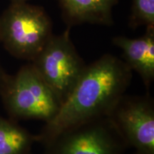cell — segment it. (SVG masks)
<instances>
[{
    "mask_svg": "<svg viewBox=\"0 0 154 154\" xmlns=\"http://www.w3.org/2000/svg\"><path fill=\"white\" fill-rule=\"evenodd\" d=\"M129 26H154V0H132Z\"/></svg>",
    "mask_w": 154,
    "mask_h": 154,
    "instance_id": "10",
    "label": "cell"
},
{
    "mask_svg": "<svg viewBox=\"0 0 154 154\" xmlns=\"http://www.w3.org/2000/svg\"><path fill=\"white\" fill-rule=\"evenodd\" d=\"M29 0H11V2H26Z\"/></svg>",
    "mask_w": 154,
    "mask_h": 154,
    "instance_id": "11",
    "label": "cell"
},
{
    "mask_svg": "<svg viewBox=\"0 0 154 154\" xmlns=\"http://www.w3.org/2000/svg\"><path fill=\"white\" fill-rule=\"evenodd\" d=\"M119 0H59L63 19L72 27L84 23L111 26L112 11Z\"/></svg>",
    "mask_w": 154,
    "mask_h": 154,
    "instance_id": "8",
    "label": "cell"
},
{
    "mask_svg": "<svg viewBox=\"0 0 154 154\" xmlns=\"http://www.w3.org/2000/svg\"><path fill=\"white\" fill-rule=\"evenodd\" d=\"M52 29L44 8L11 2L0 16V43L13 57L31 62L52 36Z\"/></svg>",
    "mask_w": 154,
    "mask_h": 154,
    "instance_id": "3",
    "label": "cell"
},
{
    "mask_svg": "<svg viewBox=\"0 0 154 154\" xmlns=\"http://www.w3.org/2000/svg\"><path fill=\"white\" fill-rule=\"evenodd\" d=\"M112 42L122 51V60L139 75L145 87L149 89L154 81V26L146 27V33L140 37L116 36Z\"/></svg>",
    "mask_w": 154,
    "mask_h": 154,
    "instance_id": "7",
    "label": "cell"
},
{
    "mask_svg": "<svg viewBox=\"0 0 154 154\" xmlns=\"http://www.w3.org/2000/svg\"><path fill=\"white\" fill-rule=\"evenodd\" d=\"M44 146V154H125L129 148L109 116L63 131Z\"/></svg>",
    "mask_w": 154,
    "mask_h": 154,
    "instance_id": "5",
    "label": "cell"
},
{
    "mask_svg": "<svg viewBox=\"0 0 154 154\" xmlns=\"http://www.w3.org/2000/svg\"><path fill=\"white\" fill-rule=\"evenodd\" d=\"M133 72L122 59L105 54L87 65L57 116L45 124L36 142L44 145L63 131L109 116L130 86Z\"/></svg>",
    "mask_w": 154,
    "mask_h": 154,
    "instance_id": "1",
    "label": "cell"
},
{
    "mask_svg": "<svg viewBox=\"0 0 154 154\" xmlns=\"http://www.w3.org/2000/svg\"><path fill=\"white\" fill-rule=\"evenodd\" d=\"M31 62L61 105L72 93L86 66L71 39L70 27L60 34H53Z\"/></svg>",
    "mask_w": 154,
    "mask_h": 154,
    "instance_id": "4",
    "label": "cell"
},
{
    "mask_svg": "<svg viewBox=\"0 0 154 154\" xmlns=\"http://www.w3.org/2000/svg\"><path fill=\"white\" fill-rule=\"evenodd\" d=\"M30 154H32V153H30Z\"/></svg>",
    "mask_w": 154,
    "mask_h": 154,
    "instance_id": "13",
    "label": "cell"
},
{
    "mask_svg": "<svg viewBox=\"0 0 154 154\" xmlns=\"http://www.w3.org/2000/svg\"><path fill=\"white\" fill-rule=\"evenodd\" d=\"M11 119H35L45 124L59 112L61 103L32 62L11 76L6 75L0 88Z\"/></svg>",
    "mask_w": 154,
    "mask_h": 154,
    "instance_id": "2",
    "label": "cell"
},
{
    "mask_svg": "<svg viewBox=\"0 0 154 154\" xmlns=\"http://www.w3.org/2000/svg\"><path fill=\"white\" fill-rule=\"evenodd\" d=\"M36 142L35 135L0 115V154H30Z\"/></svg>",
    "mask_w": 154,
    "mask_h": 154,
    "instance_id": "9",
    "label": "cell"
},
{
    "mask_svg": "<svg viewBox=\"0 0 154 154\" xmlns=\"http://www.w3.org/2000/svg\"><path fill=\"white\" fill-rule=\"evenodd\" d=\"M131 154H140V153H137V152L135 151V153H131Z\"/></svg>",
    "mask_w": 154,
    "mask_h": 154,
    "instance_id": "12",
    "label": "cell"
},
{
    "mask_svg": "<svg viewBox=\"0 0 154 154\" xmlns=\"http://www.w3.org/2000/svg\"><path fill=\"white\" fill-rule=\"evenodd\" d=\"M109 117L128 147L140 154H154V101L149 94H124Z\"/></svg>",
    "mask_w": 154,
    "mask_h": 154,
    "instance_id": "6",
    "label": "cell"
}]
</instances>
